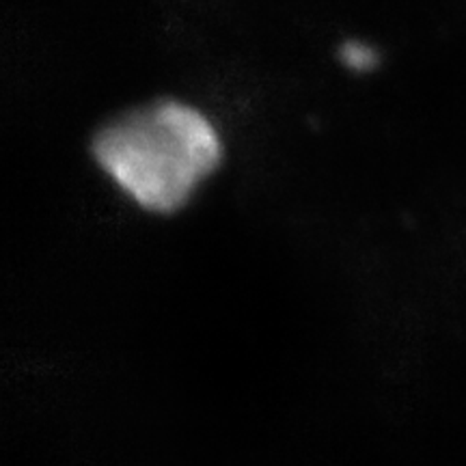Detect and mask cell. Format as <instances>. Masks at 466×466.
I'll list each match as a JSON object with an SVG mask.
<instances>
[{
	"instance_id": "obj_1",
	"label": "cell",
	"mask_w": 466,
	"mask_h": 466,
	"mask_svg": "<svg viewBox=\"0 0 466 466\" xmlns=\"http://www.w3.org/2000/svg\"><path fill=\"white\" fill-rule=\"evenodd\" d=\"M93 158L134 203L171 214L214 173L223 147L199 110L158 102L104 126L93 138Z\"/></svg>"
},
{
	"instance_id": "obj_2",
	"label": "cell",
	"mask_w": 466,
	"mask_h": 466,
	"mask_svg": "<svg viewBox=\"0 0 466 466\" xmlns=\"http://www.w3.org/2000/svg\"><path fill=\"white\" fill-rule=\"evenodd\" d=\"M341 56L348 67L352 69H370L376 63V55L363 44H346L341 48Z\"/></svg>"
}]
</instances>
